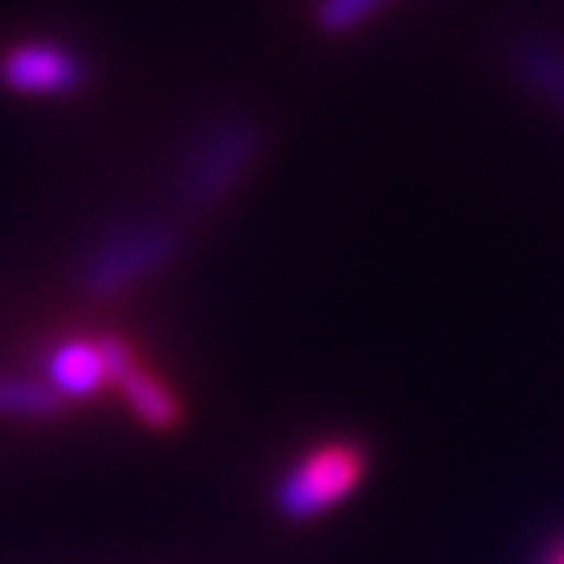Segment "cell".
I'll use <instances>...</instances> for the list:
<instances>
[{
	"mask_svg": "<svg viewBox=\"0 0 564 564\" xmlns=\"http://www.w3.org/2000/svg\"><path fill=\"white\" fill-rule=\"evenodd\" d=\"M263 153V126L247 115H220L208 122L176 165L173 196L193 216L220 208Z\"/></svg>",
	"mask_w": 564,
	"mask_h": 564,
	"instance_id": "cell-1",
	"label": "cell"
},
{
	"mask_svg": "<svg viewBox=\"0 0 564 564\" xmlns=\"http://www.w3.org/2000/svg\"><path fill=\"white\" fill-rule=\"evenodd\" d=\"M181 251V231L173 224L141 220L106 231L79 267V286L90 299H118L141 279L165 271Z\"/></svg>",
	"mask_w": 564,
	"mask_h": 564,
	"instance_id": "cell-2",
	"label": "cell"
},
{
	"mask_svg": "<svg viewBox=\"0 0 564 564\" xmlns=\"http://www.w3.org/2000/svg\"><path fill=\"white\" fill-rule=\"evenodd\" d=\"M365 475V451L357 443H326L302 455L274 490V506L286 521H314L349 498Z\"/></svg>",
	"mask_w": 564,
	"mask_h": 564,
	"instance_id": "cell-3",
	"label": "cell"
},
{
	"mask_svg": "<svg viewBox=\"0 0 564 564\" xmlns=\"http://www.w3.org/2000/svg\"><path fill=\"white\" fill-rule=\"evenodd\" d=\"M0 83H4L12 95L67 98L87 87V63H83L79 52H70V47H63V44L32 40V44L12 47V52L0 59Z\"/></svg>",
	"mask_w": 564,
	"mask_h": 564,
	"instance_id": "cell-4",
	"label": "cell"
},
{
	"mask_svg": "<svg viewBox=\"0 0 564 564\" xmlns=\"http://www.w3.org/2000/svg\"><path fill=\"white\" fill-rule=\"evenodd\" d=\"M102 349H106V372H110V384L122 392L126 408L138 415L145 427L153 432H169L181 423V404L176 397L153 377L145 365L133 357V349L115 334H102Z\"/></svg>",
	"mask_w": 564,
	"mask_h": 564,
	"instance_id": "cell-5",
	"label": "cell"
},
{
	"mask_svg": "<svg viewBox=\"0 0 564 564\" xmlns=\"http://www.w3.org/2000/svg\"><path fill=\"white\" fill-rule=\"evenodd\" d=\"M506 63H510L513 79L525 90L541 98L545 106H553L564 118V44L553 35L525 32L518 40H510L506 47Z\"/></svg>",
	"mask_w": 564,
	"mask_h": 564,
	"instance_id": "cell-6",
	"label": "cell"
},
{
	"mask_svg": "<svg viewBox=\"0 0 564 564\" xmlns=\"http://www.w3.org/2000/svg\"><path fill=\"white\" fill-rule=\"evenodd\" d=\"M47 384L63 400H87L90 392L110 384L102 337H70V341L55 345L47 357Z\"/></svg>",
	"mask_w": 564,
	"mask_h": 564,
	"instance_id": "cell-7",
	"label": "cell"
},
{
	"mask_svg": "<svg viewBox=\"0 0 564 564\" xmlns=\"http://www.w3.org/2000/svg\"><path fill=\"white\" fill-rule=\"evenodd\" d=\"M67 412V400L47 380L0 377V415L4 420H52Z\"/></svg>",
	"mask_w": 564,
	"mask_h": 564,
	"instance_id": "cell-8",
	"label": "cell"
},
{
	"mask_svg": "<svg viewBox=\"0 0 564 564\" xmlns=\"http://www.w3.org/2000/svg\"><path fill=\"white\" fill-rule=\"evenodd\" d=\"M388 0H317L314 4V24L322 35H345L352 28H361L372 20Z\"/></svg>",
	"mask_w": 564,
	"mask_h": 564,
	"instance_id": "cell-9",
	"label": "cell"
},
{
	"mask_svg": "<svg viewBox=\"0 0 564 564\" xmlns=\"http://www.w3.org/2000/svg\"><path fill=\"white\" fill-rule=\"evenodd\" d=\"M549 564H564V538L556 541L553 549H549Z\"/></svg>",
	"mask_w": 564,
	"mask_h": 564,
	"instance_id": "cell-10",
	"label": "cell"
}]
</instances>
